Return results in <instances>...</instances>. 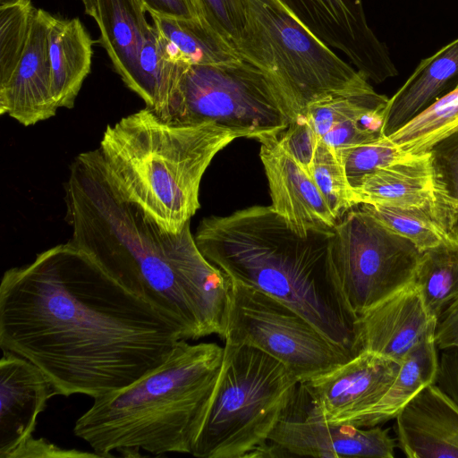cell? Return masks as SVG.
<instances>
[{"label":"cell","mask_w":458,"mask_h":458,"mask_svg":"<svg viewBox=\"0 0 458 458\" xmlns=\"http://www.w3.org/2000/svg\"><path fill=\"white\" fill-rule=\"evenodd\" d=\"M182 340L179 323L70 242L3 275L1 349L38 367L56 394L95 399L123 388Z\"/></svg>","instance_id":"6da1fadb"},{"label":"cell","mask_w":458,"mask_h":458,"mask_svg":"<svg viewBox=\"0 0 458 458\" xmlns=\"http://www.w3.org/2000/svg\"><path fill=\"white\" fill-rule=\"evenodd\" d=\"M70 242L110 276L179 323L187 340L224 339L232 280L199 250L188 223L162 230L110 186L98 150L79 154L64 184Z\"/></svg>","instance_id":"7a4b0ae2"},{"label":"cell","mask_w":458,"mask_h":458,"mask_svg":"<svg viewBox=\"0 0 458 458\" xmlns=\"http://www.w3.org/2000/svg\"><path fill=\"white\" fill-rule=\"evenodd\" d=\"M332 233L301 236L271 206H252L203 218L194 238L204 257L232 281L287 305L352 359L362 352L359 318L330 267Z\"/></svg>","instance_id":"3957f363"},{"label":"cell","mask_w":458,"mask_h":458,"mask_svg":"<svg viewBox=\"0 0 458 458\" xmlns=\"http://www.w3.org/2000/svg\"><path fill=\"white\" fill-rule=\"evenodd\" d=\"M225 348L177 343L167 359L127 386L95 398L74 435L100 457L191 454L222 369Z\"/></svg>","instance_id":"277c9868"},{"label":"cell","mask_w":458,"mask_h":458,"mask_svg":"<svg viewBox=\"0 0 458 458\" xmlns=\"http://www.w3.org/2000/svg\"><path fill=\"white\" fill-rule=\"evenodd\" d=\"M237 135L208 123H169L145 107L106 128L98 150L113 190L162 230L178 233L199 208V185Z\"/></svg>","instance_id":"5b68a950"},{"label":"cell","mask_w":458,"mask_h":458,"mask_svg":"<svg viewBox=\"0 0 458 458\" xmlns=\"http://www.w3.org/2000/svg\"><path fill=\"white\" fill-rule=\"evenodd\" d=\"M244 1L246 25L236 51L267 76L295 118L321 100L374 90L279 0Z\"/></svg>","instance_id":"8992f818"},{"label":"cell","mask_w":458,"mask_h":458,"mask_svg":"<svg viewBox=\"0 0 458 458\" xmlns=\"http://www.w3.org/2000/svg\"><path fill=\"white\" fill-rule=\"evenodd\" d=\"M225 344L222 369L191 454L255 457L290 408L300 382L266 352Z\"/></svg>","instance_id":"52a82bcc"},{"label":"cell","mask_w":458,"mask_h":458,"mask_svg":"<svg viewBox=\"0 0 458 458\" xmlns=\"http://www.w3.org/2000/svg\"><path fill=\"white\" fill-rule=\"evenodd\" d=\"M295 119L267 76L240 59L215 64H183L166 122L215 123L238 138L259 141L281 133Z\"/></svg>","instance_id":"ba28073f"},{"label":"cell","mask_w":458,"mask_h":458,"mask_svg":"<svg viewBox=\"0 0 458 458\" xmlns=\"http://www.w3.org/2000/svg\"><path fill=\"white\" fill-rule=\"evenodd\" d=\"M422 253L361 207L336 223L328 242L332 272L358 318L410 284Z\"/></svg>","instance_id":"9c48e42d"},{"label":"cell","mask_w":458,"mask_h":458,"mask_svg":"<svg viewBox=\"0 0 458 458\" xmlns=\"http://www.w3.org/2000/svg\"><path fill=\"white\" fill-rule=\"evenodd\" d=\"M223 340L266 352L284 364L300 383L351 359L301 314L272 296L234 281Z\"/></svg>","instance_id":"30bf717a"},{"label":"cell","mask_w":458,"mask_h":458,"mask_svg":"<svg viewBox=\"0 0 458 458\" xmlns=\"http://www.w3.org/2000/svg\"><path fill=\"white\" fill-rule=\"evenodd\" d=\"M395 442L378 426L358 428L325 420L300 383L284 417L256 457L393 458Z\"/></svg>","instance_id":"8fae6325"},{"label":"cell","mask_w":458,"mask_h":458,"mask_svg":"<svg viewBox=\"0 0 458 458\" xmlns=\"http://www.w3.org/2000/svg\"><path fill=\"white\" fill-rule=\"evenodd\" d=\"M316 37L340 50L368 80L381 83L398 71L367 22L362 0H279Z\"/></svg>","instance_id":"7c38bea8"},{"label":"cell","mask_w":458,"mask_h":458,"mask_svg":"<svg viewBox=\"0 0 458 458\" xmlns=\"http://www.w3.org/2000/svg\"><path fill=\"white\" fill-rule=\"evenodd\" d=\"M401 364L362 351L335 369L301 383L321 417L334 424L364 428V422L394 383Z\"/></svg>","instance_id":"4fadbf2b"},{"label":"cell","mask_w":458,"mask_h":458,"mask_svg":"<svg viewBox=\"0 0 458 458\" xmlns=\"http://www.w3.org/2000/svg\"><path fill=\"white\" fill-rule=\"evenodd\" d=\"M277 138L259 140V157L272 208L301 236L332 232L337 218L311 176L284 149Z\"/></svg>","instance_id":"5bb4252c"},{"label":"cell","mask_w":458,"mask_h":458,"mask_svg":"<svg viewBox=\"0 0 458 458\" xmlns=\"http://www.w3.org/2000/svg\"><path fill=\"white\" fill-rule=\"evenodd\" d=\"M53 18L35 7L23 55L10 78L0 84V114L24 126L52 118L59 108L53 95L48 55Z\"/></svg>","instance_id":"9a60e30c"},{"label":"cell","mask_w":458,"mask_h":458,"mask_svg":"<svg viewBox=\"0 0 458 458\" xmlns=\"http://www.w3.org/2000/svg\"><path fill=\"white\" fill-rule=\"evenodd\" d=\"M437 323L411 283L359 316L362 351L401 364L413 348L435 334Z\"/></svg>","instance_id":"2e32d148"},{"label":"cell","mask_w":458,"mask_h":458,"mask_svg":"<svg viewBox=\"0 0 458 458\" xmlns=\"http://www.w3.org/2000/svg\"><path fill=\"white\" fill-rule=\"evenodd\" d=\"M44 372L30 360L3 351L0 360V457L9 458L32 437L37 420L55 395Z\"/></svg>","instance_id":"e0dca14e"},{"label":"cell","mask_w":458,"mask_h":458,"mask_svg":"<svg viewBox=\"0 0 458 458\" xmlns=\"http://www.w3.org/2000/svg\"><path fill=\"white\" fill-rule=\"evenodd\" d=\"M400 448L410 458H458V404L436 384L397 414Z\"/></svg>","instance_id":"ac0fdd59"},{"label":"cell","mask_w":458,"mask_h":458,"mask_svg":"<svg viewBox=\"0 0 458 458\" xmlns=\"http://www.w3.org/2000/svg\"><path fill=\"white\" fill-rule=\"evenodd\" d=\"M100 31L99 43L114 69L134 93L140 89L139 60L152 30L143 0H82Z\"/></svg>","instance_id":"d6986e66"},{"label":"cell","mask_w":458,"mask_h":458,"mask_svg":"<svg viewBox=\"0 0 458 458\" xmlns=\"http://www.w3.org/2000/svg\"><path fill=\"white\" fill-rule=\"evenodd\" d=\"M458 89V38L420 61L388 99L382 132L389 137L435 102Z\"/></svg>","instance_id":"ffe728a7"},{"label":"cell","mask_w":458,"mask_h":458,"mask_svg":"<svg viewBox=\"0 0 458 458\" xmlns=\"http://www.w3.org/2000/svg\"><path fill=\"white\" fill-rule=\"evenodd\" d=\"M353 203L402 208L436 205L435 179L429 151L380 168L352 189Z\"/></svg>","instance_id":"44dd1931"},{"label":"cell","mask_w":458,"mask_h":458,"mask_svg":"<svg viewBox=\"0 0 458 458\" xmlns=\"http://www.w3.org/2000/svg\"><path fill=\"white\" fill-rule=\"evenodd\" d=\"M92 39L78 18L54 16L48 33L52 90L58 107L72 108L92 64Z\"/></svg>","instance_id":"7402d4cb"},{"label":"cell","mask_w":458,"mask_h":458,"mask_svg":"<svg viewBox=\"0 0 458 458\" xmlns=\"http://www.w3.org/2000/svg\"><path fill=\"white\" fill-rule=\"evenodd\" d=\"M159 51L171 62L215 64L242 59L236 50L205 20H184L149 12Z\"/></svg>","instance_id":"603a6c76"},{"label":"cell","mask_w":458,"mask_h":458,"mask_svg":"<svg viewBox=\"0 0 458 458\" xmlns=\"http://www.w3.org/2000/svg\"><path fill=\"white\" fill-rule=\"evenodd\" d=\"M437 350L435 334L411 350L401 363L394 383L367 417L364 428L378 426L396 418L417 394L435 384L438 369Z\"/></svg>","instance_id":"cb8c5ba5"},{"label":"cell","mask_w":458,"mask_h":458,"mask_svg":"<svg viewBox=\"0 0 458 458\" xmlns=\"http://www.w3.org/2000/svg\"><path fill=\"white\" fill-rule=\"evenodd\" d=\"M411 283L437 320L458 301V234L423 251Z\"/></svg>","instance_id":"d4e9b609"},{"label":"cell","mask_w":458,"mask_h":458,"mask_svg":"<svg viewBox=\"0 0 458 458\" xmlns=\"http://www.w3.org/2000/svg\"><path fill=\"white\" fill-rule=\"evenodd\" d=\"M360 207L394 232L409 239L421 251L437 246L454 234L437 202L435 206L411 208L369 204H360Z\"/></svg>","instance_id":"484cf974"},{"label":"cell","mask_w":458,"mask_h":458,"mask_svg":"<svg viewBox=\"0 0 458 458\" xmlns=\"http://www.w3.org/2000/svg\"><path fill=\"white\" fill-rule=\"evenodd\" d=\"M457 129L458 89L435 102L389 138L405 152L421 154Z\"/></svg>","instance_id":"4316f807"},{"label":"cell","mask_w":458,"mask_h":458,"mask_svg":"<svg viewBox=\"0 0 458 458\" xmlns=\"http://www.w3.org/2000/svg\"><path fill=\"white\" fill-rule=\"evenodd\" d=\"M436 202L454 234H458V129L430 148Z\"/></svg>","instance_id":"83f0119b"},{"label":"cell","mask_w":458,"mask_h":458,"mask_svg":"<svg viewBox=\"0 0 458 458\" xmlns=\"http://www.w3.org/2000/svg\"><path fill=\"white\" fill-rule=\"evenodd\" d=\"M309 174L337 219L355 205L341 159L336 151L319 138Z\"/></svg>","instance_id":"f1b7e54d"},{"label":"cell","mask_w":458,"mask_h":458,"mask_svg":"<svg viewBox=\"0 0 458 458\" xmlns=\"http://www.w3.org/2000/svg\"><path fill=\"white\" fill-rule=\"evenodd\" d=\"M34 10L30 0L0 3V84L10 78L23 55Z\"/></svg>","instance_id":"f546056e"},{"label":"cell","mask_w":458,"mask_h":458,"mask_svg":"<svg viewBox=\"0 0 458 458\" xmlns=\"http://www.w3.org/2000/svg\"><path fill=\"white\" fill-rule=\"evenodd\" d=\"M388 98L375 90L367 93L332 97L310 105L305 116L322 138L335 125L369 113L385 111Z\"/></svg>","instance_id":"4dcf8cb0"},{"label":"cell","mask_w":458,"mask_h":458,"mask_svg":"<svg viewBox=\"0 0 458 458\" xmlns=\"http://www.w3.org/2000/svg\"><path fill=\"white\" fill-rule=\"evenodd\" d=\"M335 151L352 189L367 174L416 155L405 152L386 136Z\"/></svg>","instance_id":"1f68e13d"},{"label":"cell","mask_w":458,"mask_h":458,"mask_svg":"<svg viewBox=\"0 0 458 458\" xmlns=\"http://www.w3.org/2000/svg\"><path fill=\"white\" fill-rule=\"evenodd\" d=\"M435 344L444 351L435 384L458 404V301L437 319Z\"/></svg>","instance_id":"d6a6232c"},{"label":"cell","mask_w":458,"mask_h":458,"mask_svg":"<svg viewBox=\"0 0 458 458\" xmlns=\"http://www.w3.org/2000/svg\"><path fill=\"white\" fill-rule=\"evenodd\" d=\"M199 1L207 21L236 50L246 25L245 1Z\"/></svg>","instance_id":"836d02e7"},{"label":"cell","mask_w":458,"mask_h":458,"mask_svg":"<svg viewBox=\"0 0 458 458\" xmlns=\"http://www.w3.org/2000/svg\"><path fill=\"white\" fill-rule=\"evenodd\" d=\"M384 112L369 113L335 125L321 139L335 150L375 140L382 132Z\"/></svg>","instance_id":"e575fe53"},{"label":"cell","mask_w":458,"mask_h":458,"mask_svg":"<svg viewBox=\"0 0 458 458\" xmlns=\"http://www.w3.org/2000/svg\"><path fill=\"white\" fill-rule=\"evenodd\" d=\"M317 135L305 115H299L277 138L280 145L309 174L318 141Z\"/></svg>","instance_id":"d590c367"},{"label":"cell","mask_w":458,"mask_h":458,"mask_svg":"<svg viewBox=\"0 0 458 458\" xmlns=\"http://www.w3.org/2000/svg\"><path fill=\"white\" fill-rule=\"evenodd\" d=\"M54 458V457H100L97 453L83 452L76 449H64L45 438L33 437L11 454L9 458Z\"/></svg>","instance_id":"8d00e7d4"},{"label":"cell","mask_w":458,"mask_h":458,"mask_svg":"<svg viewBox=\"0 0 458 458\" xmlns=\"http://www.w3.org/2000/svg\"><path fill=\"white\" fill-rule=\"evenodd\" d=\"M148 13L184 19L206 20L199 0H143Z\"/></svg>","instance_id":"74e56055"},{"label":"cell","mask_w":458,"mask_h":458,"mask_svg":"<svg viewBox=\"0 0 458 458\" xmlns=\"http://www.w3.org/2000/svg\"><path fill=\"white\" fill-rule=\"evenodd\" d=\"M4 1H5V0H0V3H1V2H4Z\"/></svg>","instance_id":"f35d334b"}]
</instances>
